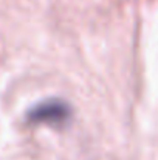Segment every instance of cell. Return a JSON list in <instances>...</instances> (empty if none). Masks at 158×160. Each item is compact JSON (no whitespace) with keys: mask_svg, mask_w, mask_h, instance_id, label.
Masks as SVG:
<instances>
[{"mask_svg":"<svg viewBox=\"0 0 158 160\" xmlns=\"http://www.w3.org/2000/svg\"><path fill=\"white\" fill-rule=\"evenodd\" d=\"M70 107L62 101H50L42 103L28 112V118L33 121H42V120H62L68 117Z\"/></svg>","mask_w":158,"mask_h":160,"instance_id":"cell-1","label":"cell"}]
</instances>
